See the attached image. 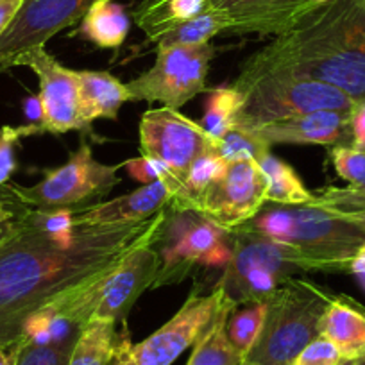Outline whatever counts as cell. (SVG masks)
Returning a JSON list of instances; mask_svg holds the SVG:
<instances>
[{"label": "cell", "instance_id": "obj_1", "mask_svg": "<svg viewBox=\"0 0 365 365\" xmlns=\"http://www.w3.org/2000/svg\"><path fill=\"white\" fill-rule=\"evenodd\" d=\"M150 222L52 230L40 213L26 208L0 247V346H16L34 312L124 259Z\"/></svg>", "mask_w": 365, "mask_h": 365}, {"label": "cell", "instance_id": "obj_2", "mask_svg": "<svg viewBox=\"0 0 365 365\" xmlns=\"http://www.w3.org/2000/svg\"><path fill=\"white\" fill-rule=\"evenodd\" d=\"M282 72L339 88L365 99V0H335L296 29L276 36L242 65L240 77Z\"/></svg>", "mask_w": 365, "mask_h": 365}, {"label": "cell", "instance_id": "obj_3", "mask_svg": "<svg viewBox=\"0 0 365 365\" xmlns=\"http://www.w3.org/2000/svg\"><path fill=\"white\" fill-rule=\"evenodd\" d=\"M245 226L301 251L321 272H349L351 262L365 244V231L356 224L308 205L269 202Z\"/></svg>", "mask_w": 365, "mask_h": 365}, {"label": "cell", "instance_id": "obj_4", "mask_svg": "<svg viewBox=\"0 0 365 365\" xmlns=\"http://www.w3.org/2000/svg\"><path fill=\"white\" fill-rule=\"evenodd\" d=\"M230 263L217 285L224 296L240 304L267 301L276 289L301 272H321L317 263L290 245L276 242L244 224L230 233Z\"/></svg>", "mask_w": 365, "mask_h": 365}, {"label": "cell", "instance_id": "obj_5", "mask_svg": "<svg viewBox=\"0 0 365 365\" xmlns=\"http://www.w3.org/2000/svg\"><path fill=\"white\" fill-rule=\"evenodd\" d=\"M331 294L292 278L267 297L263 329L242 365H292L297 354L319 336V324Z\"/></svg>", "mask_w": 365, "mask_h": 365}, {"label": "cell", "instance_id": "obj_6", "mask_svg": "<svg viewBox=\"0 0 365 365\" xmlns=\"http://www.w3.org/2000/svg\"><path fill=\"white\" fill-rule=\"evenodd\" d=\"M233 86L244 97L237 117V128L242 129H255L269 122L314 111H351L356 104L331 84L292 73L238 76Z\"/></svg>", "mask_w": 365, "mask_h": 365}, {"label": "cell", "instance_id": "obj_7", "mask_svg": "<svg viewBox=\"0 0 365 365\" xmlns=\"http://www.w3.org/2000/svg\"><path fill=\"white\" fill-rule=\"evenodd\" d=\"M124 165H106L93 158L91 145L83 140L66 163L43 172V179L33 187L8 182L13 197L34 212H81L106 197L118 182V168Z\"/></svg>", "mask_w": 365, "mask_h": 365}, {"label": "cell", "instance_id": "obj_8", "mask_svg": "<svg viewBox=\"0 0 365 365\" xmlns=\"http://www.w3.org/2000/svg\"><path fill=\"white\" fill-rule=\"evenodd\" d=\"M160 242L161 265L153 289L175 285L197 267L224 269L233 255L230 233L194 212L167 213Z\"/></svg>", "mask_w": 365, "mask_h": 365}, {"label": "cell", "instance_id": "obj_9", "mask_svg": "<svg viewBox=\"0 0 365 365\" xmlns=\"http://www.w3.org/2000/svg\"><path fill=\"white\" fill-rule=\"evenodd\" d=\"M215 54L212 43L156 47V61L147 72L125 83L131 101L160 103L179 110L206 91L210 61Z\"/></svg>", "mask_w": 365, "mask_h": 365}, {"label": "cell", "instance_id": "obj_10", "mask_svg": "<svg viewBox=\"0 0 365 365\" xmlns=\"http://www.w3.org/2000/svg\"><path fill=\"white\" fill-rule=\"evenodd\" d=\"M167 220V212L153 217L149 230L140 237L124 259L103 278L97 289V303L91 321H104L117 326L124 321L138 297L145 290L153 289L161 255L158 249L161 230Z\"/></svg>", "mask_w": 365, "mask_h": 365}, {"label": "cell", "instance_id": "obj_11", "mask_svg": "<svg viewBox=\"0 0 365 365\" xmlns=\"http://www.w3.org/2000/svg\"><path fill=\"white\" fill-rule=\"evenodd\" d=\"M222 297L219 285L208 296L192 292L174 317L142 342L131 344L120 339L110 365H172L205 331Z\"/></svg>", "mask_w": 365, "mask_h": 365}, {"label": "cell", "instance_id": "obj_12", "mask_svg": "<svg viewBox=\"0 0 365 365\" xmlns=\"http://www.w3.org/2000/svg\"><path fill=\"white\" fill-rule=\"evenodd\" d=\"M140 150L170 168L182 181L192 165L201 156L217 154V142L201 124L172 108L147 110L138 128Z\"/></svg>", "mask_w": 365, "mask_h": 365}, {"label": "cell", "instance_id": "obj_13", "mask_svg": "<svg viewBox=\"0 0 365 365\" xmlns=\"http://www.w3.org/2000/svg\"><path fill=\"white\" fill-rule=\"evenodd\" d=\"M269 181L256 161L227 165L226 172L190 205L188 212L205 217L231 233L255 219L267 205Z\"/></svg>", "mask_w": 365, "mask_h": 365}, {"label": "cell", "instance_id": "obj_14", "mask_svg": "<svg viewBox=\"0 0 365 365\" xmlns=\"http://www.w3.org/2000/svg\"><path fill=\"white\" fill-rule=\"evenodd\" d=\"M97 0H24L4 33L0 34V70L33 48L45 47L54 34L81 22Z\"/></svg>", "mask_w": 365, "mask_h": 365}, {"label": "cell", "instance_id": "obj_15", "mask_svg": "<svg viewBox=\"0 0 365 365\" xmlns=\"http://www.w3.org/2000/svg\"><path fill=\"white\" fill-rule=\"evenodd\" d=\"M16 66H27L40 81L41 133L63 135L86 131L79 115V81L77 70L66 68L45 47L26 52Z\"/></svg>", "mask_w": 365, "mask_h": 365}, {"label": "cell", "instance_id": "obj_16", "mask_svg": "<svg viewBox=\"0 0 365 365\" xmlns=\"http://www.w3.org/2000/svg\"><path fill=\"white\" fill-rule=\"evenodd\" d=\"M231 20L226 34L282 36L319 9L314 0H208Z\"/></svg>", "mask_w": 365, "mask_h": 365}, {"label": "cell", "instance_id": "obj_17", "mask_svg": "<svg viewBox=\"0 0 365 365\" xmlns=\"http://www.w3.org/2000/svg\"><path fill=\"white\" fill-rule=\"evenodd\" d=\"M181 188L182 181H154L150 185H142L122 197L97 202L76 212L72 219L73 226L110 227L145 222L156 213L163 212L167 205L170 206L172 199L181 192Z\"/></svg>", "mask_w": 365, "mask_h": 365}, {"label": "cell", "instance_id": "obj_18", "mask_svg": "<svg viewBox=\"0 0 365 365\" xmlns=\"http://www.w3.org/2000/svg\"><path fill=\"white\" fill-rule=\"evenodd\" d=\"M353 111V110H351ZM351 111H314L274 120L255 129H245L267 145H351ZM242 129V128H240Z\"/></svg>", "mask_w": 365, "mask_h": 365}, {"label": "cell", "instance_id": "obj_19", "mask_svg": "<svg viewBox=\"0 0 365 365\" xmlns=\"http://www.w3.org/2000/svg\"><path fill=\"white\" fill-rule=\"evenodd\" d=\"M79 81V115L86 131L99 118L117 120L118 111L131 101L125 83L110 72L77 70Z\"/></svg>", "mask_w": 365, "mask_h": 365}, {"label": "cell", "instance_id": "obj_20", "mask_svg": "<svg viewBox=\"0 0 365 365\" xmlns=\"http://www.w3.org/2000/svg\"><path fill=\"white\" fill-rule=\"evenodd\" d=\"M319 335L328 339L344 360L365 356V310L346 297L333 296L319 324Z\"/></svg>", "mask_w": 365, "mask_h": 365}, {"label": "cell", "instance_id": "obj_21", "mask_svg": "<svg viewBox=\"0 0 365 365\" xmlns=\"http://www.w3.org/2000/svg\"><path fill=\"white\" fill-rule=\"evenodd\" d=\"M237 304L226 296L217 308L215 315L206 326L205 331L195 340L194 351L187 365H242L244 356L238 353L227 336V319L233 314Z\"/></svg>", "mask_w": 365, "mask_h": 365}, {"label": "cell", "instance_id": "obj_22", "mask_svg": "<svg viewBox=\"0 0 365 365\" xmlns=\"http://www.w3.org/2000/svg\"><path fill=\"white\" fill-rule=\"evenodd\" d=\"M131 20L124 6L115 0H97L81 19L76 33L101 48H117L128 38Z\"/></svg>", "mask_w": 365, "mask_h": 365}, {"label": "cell", "instance_id": "obj_23", "mask_svg": "<svg viewBox=\"0 0 365 365\" xmlns=\"http://www.w3.org/2000/svg\"><path fill=\"white\" fill-rule=\"evenodd\" d=\"M208 8V0H147L135 13V22L154 41L179 24L194 19Z\"/></svg>", "mask_w": 365, "mask_h": 365}, {"label": "cell", "instance_id": "obj_24", "mask_svg": "<svg viewBox=\"0 0 365 365\" xmlns=\"http://www.w3.org/2000/svg\"><path fill=\"white\" fill-rule=\"evenodd\" d=\"M120 339L117 326L104 321H91L73 342L66 365H110Z\"/></svg>", "mask_w": 365, "mask_h": 365}, {"label": "cell", "instance_id": "obj_25", "mask_svg": "<svg viewBox=\"0 0 365 365\" xmlns=\"http://www.w3.org/2000/svg\"><path fill=\"white\" fill-rule=\"evenodd\" d=\"M259 167L269 181L267 202L282 206L308 205V201L312 199V192L304 187L303 179L297 175L292 165L269 154L259 161Z\"/></svg>", "mask_w": 365, "mask_h": 365}, {"label": "cell", "instance_id": "obj_26", "mask_svg": "<svg viewBox=\"0 0 365 365\" xmlns=\"http://www.w3.org/2000/svg\"><path fill=\"white\" fill-rule=\"evenodd\" d=\"M231 20L226 13L215 8H206L194 19L179 24L156 40V47H174V45L210 43L219 34H226Z\"/></svg>", "mask_w": 365, "mask_h": 365}, {"label": "cell", "instance_id": "obj_27", "mask_svg": "<svg viewBox=\"0 0 365 365\" xmlns=\"http://www.w3.org/2000/svg\"><path fill=\"white\" fill-rule=\"evenodd\" d=\"M242 103H244V97L235 86L213 88L208 91L205 115L199 120V124L210 136L220 140L237 125V117L242 110Z\"/></svg>", "mask_w": 365, "mask_h": 365}, {"label": "cell", "instance_id": "obj_28", "mask_svg": "<svg viewBox=\"0 0 365 365\" xmlns=\"http://www.w3.org/2000/svg\"><path fill=\"white\" fill-rule=\"evenodd\" d=\"M267 315V301L244 304V308H235L227 319V336L235 349L244 356L251 353L263 329Z\"/></svg>", "mask_w": 365, "mask_h": 365}, {"label": "cell", "instance_id": "obj_29", "mask_svg": "<svg viewBox=\"0 0 365 365\" xmlns=\"http://www.w3.org/2000/svg\"><path fill=\"white\" fill-rule=\"evenodd\" d=\"M270 149L272 147L262 142L258 136L237 125L217 142V156L222 158L226 163H238V161L259 163L263 158L269 156Z\"/></svg>", "mask_w": 365, "mask_h": 365}, {"label": "cell", "instance_id": "obj_30", "mask_svg": "<svg viewBox=\"0 0 365 365\" xmlns=\"http://www.w3.org/2000/svg\"><path fill=\"white\" fill-rule=\"evenodd\" d=\"M77 336L58 342H22L16 344L15 365H66Z\"/></svg>", "mask_w": 365, "mask_h": 365}, {"label": "cell", "instance_id": "obj_31", "mask_svg": "<svg viewBox=\"0 0 365 365\" xmlns=\"http://www.w3.org/2000/svg\"><path fill=\"white\" fill-rule=\"evenodd\" d=\"M308 206L326 210L333 215H347V213L365 210V192L354 190L351 187H326L317 192H312Z\"/></svg>", "mask_w": 365, "mask_h": 365}, {"label": "cell", "instance_id": "obj_32", "mask_svg": "<svg viewBox=\"0 0 365 365\" xmlns=\"http://www.w3.org/2000/svg\"><path fill=\"white\" fill-rule=\"evenodd\" d=\"M333 168L347 187L365 192V150L354 145L329 147Z\"/></svg>", "mask_w": 365, "mask_h": 365}, {"label": "cell", "instance_id": "obj_33", "mask_svg": "<svg viewBox=\"0 0 365 365\" xmlns=\"http://www.w3.org/2000/svg\"><path fill=\"white\" fill-rule=\"evenodd\" d=\"M33 135H40V129L31 124L19 128L4 125L0 129V188L8 185L13 172L16 170V147L20 140Z\"/></svg>", "mask_w": 365, "mask_h": 365}, {"label": "cell", "instance_id": "obj_34", "mask_svg": "<svg viewBox=\"0 0 365 365\" xmlns=\"http://www.w3.org/2000/svg\"><path fill=\"white\" fill-rule=\"evenodd\" d=\"M122 165L128 170V174L135 181L142 182V185H150L154 181H181V179L172 174L167 165L154 160V158L143 156V154H140L138 158H133V160L124 161Z\"/></svg>", "mask_w": 365, "mask_h": 365}, {"label": "cell", "instance_id": "obj_35", "mask_svg": "<svg viewBox=\"0 0 365 365\" xmlns=\"http://www.w3.org/2000/svg\"><path fill=\"white\" fill-rule=\"evenodd\" d=\"M344 361L346 360L340 356L336 347L328 339L319 335L297 354L292 365H342Z\"/></svg>", "mask_w": 365, "mask_h": 365}, {"label": "cell", "instance_id": "obj_36", "mask_svg": "<svg viewBox=\"0 0 365 365\" xmlns=\"http://www.w3.org/2000/svg\"><path fill=\"white\" fill-rule=\"evenodd\" d=\"M24 212H26V206H22L13 197L11 192L8 190V185L0 188V247L13 237Z\"/></svg>", "mask_w": 365, "mask_h": 365}, {"label": "cell", "instance_id": "obj_37", "mask_svg": "<svg viewBox=\"0 0 365 365\" xmlns=\"http://www.w3.org/2000/svg\"><path fill=\"white\" fill-rule=\"evenodd\" d=\"M351 131H353L351 145L365 150V99L354 104L351 111Z\"/></svg>", "mask_w": 365, "mask_h": 365}, {"label": "cell", "instance_id": "obj_38", "mask_svg": "<svg viewBox=\"0 0 365 365\" xmlns=\"http://www.w3.org/2000/svg\"><path fill=\"white\" fill-rule=\"evenodd\" d=\"M22 2L24 0H2L0 2V34L4 33L6 27L9 26V22L13 20L15 13L19 11Z\"/></svg>", "mask_w": 365, "mask_h": 365}, {"label": "cell", "instance_id": "obj_39", "mask_svg": "<svg viewBox=\"0 0 365 365\" xmlns=\"http://www.w3.org/2000/svg\"><path fill=\"white\" fill-rule=\"evenodd\" d=\"M24 108H26V115L27 118H29V124L36 125L41 133V117H43V113H41L40 97H29V99L26 101V104H24Z\"/></svg>", "mask_w": 365, "mask_h": 365}, {"label": "cell", "instance_id": "obj_40", "mask_svg": "<svg viewBox=\"0 0 365 365\" xmlns=\"http://www.w3.org/2000/svg\"><path fill=\"white\" fill-rule=\"evenodd\" d=\"M349 272L356 276V279L360 282L361 289L365 290V244L361 245L360 251L356 252V256H354L353 262H351Z\"/></svg>", "mask_w": 365, "mask_h": 365}, {"label": "cell", "instance_id": "obj_41", "mask_svg": "<svg viewBox=\"0 0 365 365\" xmlns=\"http://www.w3.org/2000/svg\"><path fill=\"white\" fill-rule=\"evenodd\" d=\"M16 361V346L2 347L0 346V365H15Z\"/></svg>", "mask_w": 365, "mask_h": 365}, {"label": "cell", "instance_id": "obj_42", "mask_svg": "<svg viewBox=\"0 0 365 365\" xmlns=\"http://www.w3.org/2000/svg\"><path fill=\"white\" fill-rule=\"evenodd\" d=\"M339 217H342V219L351 220V222H354L358 227H361V230L365 231V210H361V212L347 213V215H339Z\"/></svg>", "mask_w": 365, "mask_h": 365}, {"label": "cell", "instance_id": "obj_43", "mask_svg": "<svg viewBox=\"0 0 365 365\" xmlns=\"http://www.w3.org/2000/svg\"><path fill=\"white\" fill-rule=\"evenodd\" d=\"M314 2L319 6V8H322V6L331 4V2H335V0H314Z\"/></svg>", "mask_w": 365, "mask_h": 365}, {"label": "cell", "instance_id": "obj_44", "mask_svg": "<svg viewBox=\"0 0 365 365\" xmlns=\"http://www.w3.org/2000/svg\"><path fill=\"white\" fill-rule=\"evenodd\" d=\"M354 365H365V356L358 358V360H356V361H354Z\"/></svg>", "mask_w": 365, "mask_h": 365}, {"label": "cell", "instance_id": "obj_45", "mask_svg": "<svg viewBox=\"0 0 365 365\" xmlns=\"http://www.w3.org/2000/svg\"><path fill=\"white\" fill-rule=\"evenodd\" d=\"M342 365H354V361H349V360H347V361H344Z\"/></svg>", "mask_w": 365, "mask_h": 365}, {"label": "cell", "instance_id": "obj_46", "mask_svg": "<svg viewBox=\"0 0 365 365\" xmlns=\"http://www.w3.org/2000/svg\"><path fill=\"white\" fill-rule=\"evenodd\" d=\"M0 2H2V0H0Z\"/></svg>", "mask_w": 365, "mask_h": 365}]
</instances>
